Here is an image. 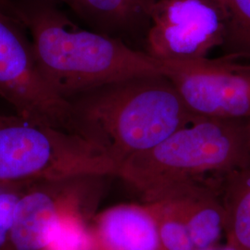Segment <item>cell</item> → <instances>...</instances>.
Segmentation results:
<instances>
[{
  "label": "cell",
  "instance_id": "cell-12",
  "mask_svg": "<svg viewBox=\"0 0 250 250\" xmlns=\"http://www.w3.org/2000/svg\"><path fill=\"white\" fill-rule=\"evenodd\" d=\"M224 176V233L228 243L250 250V164Z\"/></svg>",
  "mask_w": 250,
  "mask_h": 250
},
{
  "label": "cell",
  "instance_id": "cell-8",
  "mask_svg": "<svg viewBox=\"0 0 250 250\" xmlns=\"http://www.w3.org/2000/svg\"><path fill=\"white\" fill-rule=\"evenodd\" d=\"M83 178L76 179L64 197L75 178L30 182L14 208L9 250H51L64 228L74 219L66 197Z\"/></svg>",
  "mask_w": 250,
  "mask_h": 250
},
{
  "label": "cell",
  "instance_id": "cell-7",
  "mask_svg": "<svg viewBox=\"0 0 250 250\" xmlns=\"http://www.w3.org/2000/svg\"><path fill=\"white\" fill-rule=\"evenodd\" d=\"M227 22L217 0H158L146 29V52L159 62L207 58L224 45Z\"/></svg>",
  "mask_w": 250,
  "mask_h": 250
},
{
  "label": "cell",
  "instance_id": "cell-1",
  "mask_svg": "<svg viewBox=\"0 0 250 250\" xmlns=\"http://www.w3.org/2000/svg\"><path fill=\"white\" fill-rule=\"evenodd\" d=\"M45 82L69 100L112 82L162 74L161 62L116 37L76 24L49 0H13Z\"/></svg>",
  "mask_w": 250,
  "mask_h": 250
},
{
  "label": "cell",
  "instance_id": "cell-9",
  "mask_svg": "<svg viewBox=\"0 0 250 250\" xmlns=\"http://www.w3.org/2000/svg\"><path fill=\"white\" fill-rule=\"evenodd\" d=\"M93 239L100 250H161L157 223L147 204H121L102 211Z\"/></svg>",
  "mask_w": 250,
  "mask_h": 250
},
{
  "label": "cell",
  "instance_id": "cell-5",
  "mask_svg": "<svg viewBox=\"0 0 250 250\" xmlns=\"http://www.w3.org/2000/svg\"><path fill=\"white\" fill-rule=\"evenodd\" d=\"M0 99L29 121L78 133L72 104L45 82L23 24L0 10Z\"/></svg>",
  "mask_w": 250,
  "mask_h": 250
},
{
  "label": "cell",
  "instance_id": "cell-13",
  "mask_svg": "<svg viewBox=\"0 0 250 250\" xmlns=\"http://www.w3.org/2000/svg\"><path fill=\"white\" fill-rule=\"evenodd\" d=\"M155 217L161 250H195L186 221L170 198L145 202Z\"/></svg>",
  "mask_w": 250,
  "mask_h": 250
},
{
  "label": "cell",
  "instance_id": "cell-2",
  "mask_svg": "<svg viewBox=\"0 0 250 250\" xmlns=\"http://www.w3.org/2000/svg\"><path fill=\"white\" fill-rule=\"evenodd\" d=\"M68 101L85 136L110 154L119 170L197 119L163 74L112 82Z\"/></svg>",
  "mask_w": 250,
  "mask_h": 250
},
{
  "label": "cell",
  "instance_id": "cell-4",
  "mask_svg": "<svg viewBox=\"0 0 250 250\" xmlns=\"http://www.w3.org/2000/svg\"><path fill=\"white\" fill-rule=\"evenodd\" d=\"M119 165L99 144L73 134L0 113V183L118 176Z\"/></svg>",
  "mask_w": 250,
  "mask_h": 250
},
{
  "label": "cell",
  "instance_id": "cell-14",
  "mask_svg": "<svg viewBox=\"0 0 250 250\" xmlns=\"http://www.w3.org/2000/svg\"><path fill=\"white\" fill-rule=\"evenodd\" d=\"M227 22L224 46L229 53L250 59V0H217Z\"/></svg>",
  "mask_w": 250,
  "mask_h": 250
},
{
  "label": "cell",
  "instance_id": "cell-3",
  "mask_svg": "<svg viewBox=\"0 0 250 250\" xmlns=\"http://www.w3.org/2000/svg\"><path fill=\"white\" fill-rule=\"evenodd\" d=\"M250 164V121L197 118L147 151L122 164L118 177L145 202L164 190L210 172L227 174Z\"/></svg>",
  "mask_w": 250,
  "mask_h": 250
},
{
  "label": "cell",
  "instance_id": "cell-16",
  "mask_svg": "<svg viewBox=\"0 0 250 250\" xmlns=\"http://www.w3.org/2000/svg\"><path fill=\"white\" fill-rule=\"evenodd\" d=\"M0 10L14 18L18 19L16 9L12 0H0Z\"/></svg>",
  "mask_w": 250,
  "mask_h": 250
},
{
  "label": "cell",
  "instance_id": "cell-6",
  "mask_svg": "<svg viewBox=\"0 0 250 250\" xmlns=\"http://www.w3.org/2000/svg\"><path fill=\"white\" fill-rule=\"evenodd\" d=\"M241 57L160 62L193 116L250 121V62Z\"/></svg>",
  "mask_w": 250,
  "mask_h": 250
},
{
  "label": "cell",
  "instance_id": "cell-10",
  "mask_svg": "<svg viewBox=\"0 0 250 250\" xmlns=\"http://www.w3.org/2000/svg\"><path fill=\"white\" fill-rule=\"evenodd\" d=\"M161 198H170L175 202L196 250L219 242L225 229V211L223 202L212 189L199 180L190 181L161 192L150 201Z\"/></svg>",
  "mask_w": 250,
  "mask_h": 250
},
{
  "label": "cell",
  "instance_id": "cell-15",
  "mask_svg": "<svg viewBox=\"0 0 250 250\" xmlns=\"http://www.w3.org/2000/svg\"><path fill=\"white\" fill-rule=\"evenodd\" d=\"M29 183H0V250H9L14 208Z\"/></svg>",
  "mask_w": 250,
  "mask_h": 250
},
{
  "label": "cell",
  "instance_id": "cell-18",
  "mask_svg": "<svg viewBox=\"0 0 250 250\" xmlns=\"http://www.w3.org/2000/svg\"><path fill=\"white\" fill-rule=\"evenodd\" d=\"M13 1V0H12ZM49 1H52V2H55V3H57V4H65V5H67L68 3H69V1L70 0H49Z\"/></svg>",
  "mask_w": 250,
  "mask_h": 250
},
{
  "label": "cell",
  "instance_id": "cell-17",
  "mask_svg": "<svg viewBox=\"0 0 250 250\" xmlns=\"http://www.w3.org/2000/svg\"><path fill=\"white\" fill-rule=\"evenodd\" d=\"M195 250H241L238 248H236L235 246H233L232 244L226 242V244L224 245H220L219 243L206 247V248H201V249H197Z\"/></svg>",
  "mask_w": 250,
  "mask_h": 250
},
{
  "label": "cell",
  "instance_id": "cell-11",
  "mask_svg": "<svg viewBox=\"0 0 250 250\" xmlns=\"http://www.w3.org/2000/svg\"><path fill=\"white\" fill-rule=\"evenodd\" d=\"M158 0H70L67 6L90 29L123 40L146 29Z\"/></svg>",
  "mask_w": 250,
  "mask_h": 250
}]
</instances>
